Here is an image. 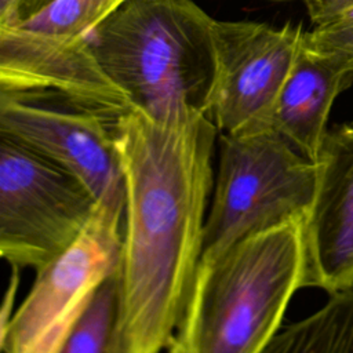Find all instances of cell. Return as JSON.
<instances>
[{"mask_svg": "<svg viewBox=\"0 0 353 353\" xmlns=\"http://www.w3.org/2000/svg\"><path fill=\"white\" fill-rule=\"evenodd\" d=\"M55 0H0V26H17Z\"/></svg>", "mask_w": 353, "mask_h": 353, "instance_id": "16", "label": "cell"}, {"mask_svg": "<svg viewBox=\"0 0 353 353\" xmlns=\"http://www.w3.org/2000/svg\"><path fill=\"white\" fill-rule=\"evenodd\" d=\"M0 94L90 113L109 124L134 109L85 36L0 26Z\"/></svg>", "mask_w": 353, "mask_h": 353, "instance_id": "8", "label": "cell"}, {"mask_svg": "<svg viewBox=\"0 0 353 353\" xmlns=\"http://www.w3.org/2000/svg\"><path fill=\"white\" fill-rule=\"evenodd\" d=\"M310 210L302 222V288L353 285V123L328 128Z\"/></svg>", "mask_w": 353, "mask_h": 353, "instance_id": "10", "label": "cell"}, {"mask_svg": "<svg viewBox=\"0 0 353 353\" xmlns=\"http://www.w3.org/2000/svg\"><path fill=\"white\" fill-rule=\"evenodd\" d=\"M98 200L74 175L0 135V252L39 272L68 251Z\"/></svg>", "mask_w": 353, "mask_h": 353, "instance_id": "5", "label": "cell"}, {"mask_svg": "<svg viewBox=\"0 0 353 353\" xmlns=\"http://www.w3.org/2000/svg\"><path fill=\"white\" fill-rule=\"evenodd\" d=\"M124 1L125 0H55L17 26L50 34L85 36Z\"/></svg>", "mask_w": 353, "mask_h": 353, "instance_id": "14", "label": "cell"}, {"mask_svg": "<svg viewBox=\"0 0 353 353\" xmlns=\"http://www.w3.org/2000/svg\"><path fill=\"white\" fill-rule=\"evenodd\" d=\"M302 25L212 21L215 76L208 117L219 134L272 128L273 113L301 50Z\"/></svg>", "mask_w": 353, "mask_h": 353, "instance_id": "7", "label": "cell"}, {"mask_svg": "<svg viewBox=\"0 0 353 353\" xmlns=\"http://www.w3.org/2000/svg\"><path fill=\"white\" fill-rule=\"evenodd\" d=\"M302 223L251 234L200 261L170 353H261L302 288Z\"/></svg>", "mask_w": 353, "mask_h": 353, "instance_id": "3", "label": "cell"}, {"mask_svg": "<svg viewBox=\"0 0 353 353\" xmlns=\"http://www.w3.org/2000/svg\"><path fill=\"white\" fill-rule=\"evenodd\" d=\"M113 132L125 208L112 353H160L200 265L218 128L207 114L171 125L132 109Z\"/></svg>", "mask_w": 353, "mask_h": 353, "instance_id": "1", "label": "cell"}, {"mask_svg": "<svg viewBox=\"0 0 353 353\" xmlns=\"http://www.w3.org/2000/svg\"><path fill=\"white\" fill-rule=\"evenodd\" d=\"M353 81V57L303 41L279 97L272 128L316 161L336 97Z\"/></svg>", "mask_w": 353, "mask_h": 353, "instance_id": "11", "label": "cell"}, {"mask_svg": "<svg viewBox=\"0 0 353 353\" xmlns=\"http://www.w3.org/2000/svg\"><path fill=\"white\" fill-rule=\"evenodd\" d=\"M312 29L306 40L319 48L338 50L353 57V0H305Z\"/></svg>", "mask_w": 353, "mask_h": 353, "instance_id": "15", "label": "cell"}, {"mask_svg": "<svg viewBox=\"0 0 353 353\" xmlns=\"http://www.w3.org/2000/svg\"><path fill=\"white\" fill-rule=\"evenodd\" d=\"M12 272L10 276V281H8V287L6 290L4 298H3V306H1V312H0V336H3L10 325V321L12 319V306L15 302V296H17V291H18V285H19V273L21 269L17 266H11Z\"/></svg>", "mask_w": 353, "mask_h": 353, "instance_id": "17", "label": "cell"}, {"mask_svg": "<svg viewBox=\"0 0 353 353\" xmlns=\"http://www.w3.org/2000/svg\"><path fill=\"white\" fill-rule=\"evenodd\" d=\"M261 353H353V285L310 316L279 330Z\"/></svg>", "mask_w": 353, "mask_h": 353, "instance_id": "12", "label": "cell"}, {"mask_svg": "<svg viewBox=\"0 0 353 353\" xmlns=\"http://www.w3.org/2000/svg\"><path fill=\"white\" fill-rule=\"evenodd\" d=\"M0 135L58 164L101 200L125 201L113 125L90 113L0 94Z\"/></svg>", "mask_w": 353, "mask_h": 353, "instance_id": "9", "label": "cell"}, {"mask_svg": "<svg viewBox=\"0 0 353 353\" xmlns=\"http://www.w3.org/2000/svg\"><path fill=\"white\" fill-rule=\"evenodd\" d=\"M212 21L193 0H125L85 37L134 109L179 125L208 116Z\"/></svg>", "mask_w": 353, "mask_h": 353, "instance_id": "2", "label": "cell"}, {"mask_svg": "<svg viewBox=\"0 0 353 353\" xmlns=\"http://www.w3.org/2000/svg\"><path fill=\"white\" fill-rule=\"evenodd\" d=\"M316 183V161L273 128L221 134L200 261L251 234L302 223L313 203Z\"/></svg>", "mask_w": 353, "mask_h": 353, "instance_id": "4", "label": "cell"}, {"mask_svg": "<svg viewBox=\"0 0 353 353\" xmlns=\"http://www.w3.org/2000/svg\"><path fill=\"white\" fill-rule=\"evenodd\" d=\"M125 201L101 200L76 243L36 272L0 346L3 353H57L95 290L120 266Z\"/></svg>", "mask_w": 353, "mask_h": 353, "instance_id": "6", "label": "cell"}, {"mask_svg": "<svg viewBox=\"0 0 353 353\" xmlns=\"http://www.w3.org/2000/svg\"><path fill=\"white\" fill-rule=\"evenodd\" d=\"M119 313V270L95 290L57 353H112Z\"/></svg>", "mask_w": 353, "mask_h": 353, "instance_id": "13", "label": "cell"}]
</instances>
